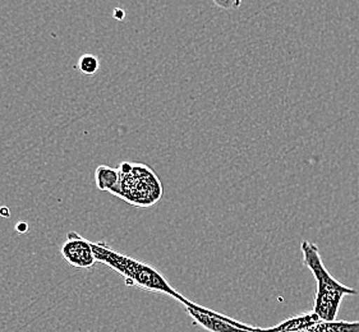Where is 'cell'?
<instances>
[{
	"label": "cell",
	"instance_id": "cell-1",
	"mask_svg": "<svg viewBox=\"0 0 359 332\" xmlns=\"http://www.w3.org/2000/svg\"><path fill=\"white\" fill-rule=\"evenodd\" d=\"M93 248L96 261L123 276L128 286H136L146 291L172 296L183 305L188 303L189 299L174 289L164 275L160 274L151 265L135 260L127 254L116 252L102 242L93 243Z\"/></svg>",
	"mask_w": 359,
	"mask_h": 332
},
{
	"label": "cell",
	"instance_id": "cell-2",
	"mask_svg": "<svg viewBox=\"0 0 359 332\" xmlns=\"http://www.w3.org/2000/svg\"><path fill=\"white\" fill-rule=\"evenodd\" d=\"M303 263L313 274L317 282L316 298L313 312L323 321H335L338 317L341 302L346 296H357L358 290L343 285L332 277L323 265L318 247L304 240L301 244Z\"/></svg>",
	"mask_w": 359,
	"mask_h": 332
},
{
	"label": "cell",
	"instance_id": "cell-3",
	"mask_svg": "<svg viewBox=\"0 0 359 332\" xmlns=\"http://www.w3.org/2000/svg\"><path fill=\"white\" fill-rule=\"evenodd\" d=\"M116 197L135 207H151L163 198L161 181L150 166L123 161L118 167Z\"/></svg>",
	"mask_w": 359,
	"mask_h": 332
},
{
	"label": "cell",
	"instance_id": "cell-4",
	"mask_svg": "<svg viewBox=\"0 0 359 332\" xmlns=\"http://www.w3.org/2000/svg\"><path fill=\"white\" fill-rule=\"evenodd\" d=\"M186 312L192 318L194 324L201 326L202 328L208 330L210 332H255L257 331V327L245 325L239 322L234 318L228 317L222 313H217L215 311L205 313V307L188 302L184 304Z\"/></svg>",
	"mask_w": 359,
	"mask_h": 332
},
{
	"label": "cell",
	"instance_id": "cell-5",
	"mask_svg": "<svg viewBox=\"0 0 359 332\" xmlns=\"http://www.w3.org/2000/svg\"><path fill=\"white\" fill-rule=\"evenodd\" d=\"M60 253L72 268H91L97 262L93 242L83 238L76 231H69L67 234V240L60 247Z\"/></svg>",
	"mask_w": 359,
	"mask_h": 332
},
{
	"label": "cell",
	"instance_id": "cell-6",
	"mask_svg": "<svg viewBox=\"0 0 359 332\" xmlns=\"http://www.w3.org/2000/svg\"><path fill=\"white\" fill-rule=\"evenodd\" d=\"M255 332H267L265 328H259ZM285 332H359V321H318L313 325L302 330Z\"/></svg>",
	"mask_w": 359,
	"mask_h": 332
},
{
	"label": "cell",
	"instance_id": "cell-7",
	"mask_svg": "<svg viewBox=\"0 0 359 332\" xmlns=\"http://www.w3.org/2000/svg\"><path fill=\"white\" fill-rule=\"evenodd\" d=\"M95 181L99 191L115 195L119 184V172L118 169L108 165L97 166L95 172Z\"/></svg>",
	"mask_w": 359,
	"mask_h": 332
},
{
	"label": "cell",
	"instance_id": "cell-8",
	"mask_svg": "<svg viewBox=\"0 0 359 332\" xmlns=\"http://www.w3.org/2000/svg\"><path fill=\"white\" fill-rule=\"evenodd\" d=\"M318 321H321V318L318 317L317 313L312 311L309 313H303L301 316L287 318L284 322H281L280 325L273 326V327L265 328V330L267 332L295 331V330L306 328L309 326L316 324Z\"/></svg>",
	"mask_w": 359,
	"mask_h": 332
},
{
	"label": "cell",
	"instance_id": "cell-9",
	"mask_svg": "<svg viewBox=\"0 0 359 332\" xmlns=\"http://www.w3.org/2000/svg\"><path fill=\"white\" fill-rule=\"evenodd\" d=\"M100 67L99 63V59L96 58L95 55H82L79 60V72L82 74H86V76H93L95 73L97 72Z\"/></svg>",
	"mask_w": 359,
	"mask_h": 332
},
{
	"label": "cell",
	"instance_id": "cell-10",
	"mask_svg": "<svg viewBox=\"0 0 359 332\" xmlns=\"http://www.w3.org/2000/svg\"><path fill=\"white\" fill-rule=\"evenodd\" d=\"M216 7L222 8L225 11H236L242 6V0H212Z\"/></svg>",
	"mask_w": 359,
	"mask_h": 332
},
{
	"label": "cell",
	"instance_id": "cell-11",
	"mask_svg": "<svg viewBox=\"0 0 359 332\" xmlns=\"http://www.w3.org/2000/svg\"><path fill=\"white\" fill-rule=\"evenodd\" d=\"M15 230L17 233H26V231L29 230V225L26 224V223H18V224L15 225Z\"/></svg>",
	"mask_w": 359,
	"mask_h": 332
},
{
	"label": "cell",
	"instance_id": "cell-12",
	"mask_svg": "<svg viewBox=\"0 0 359 332\" xmlns=\"http://www.w3.org/2000/svg\"><path fill=\"white\" fill-rule=\"evenodd\" d=\"M0 215L3 217L9 216V209H8V207H6V206L1 207V209H0Z\"/></svg>",
	"mask_w": 359,
	"mask_h": 332
}]
</instances>
